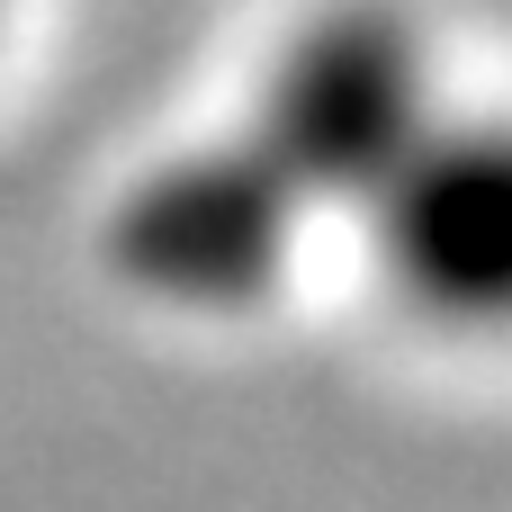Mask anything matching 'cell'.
Instances as JSON below:
<instances>
[{
	"instance_id": "cell-4",
	"label": "cell",
	"mask_w": 512,
	"mask_h": 512,
	"mask_svg": "<svg viewBox=\"0 0 512 512\" xmlns=\"http://www.w3.org/2000/svg\"><path fill=\"white\" fill-rule=\"evenodd\" d=\"M9 27H18V0H0V45H9Z\"/></svg>"
},
{
	"instance_id": "cell-3",
	"label": "cell",
	"mask_w": 512,
	"mask_h": 512,
	"mask_svg": "<svg viewBox=\"0 0 512 512\" xmlns=\"http://www.w3.org/2000/svg\"><path fill=\"white\" fill-rule=\"evenodd\" d=\"M396 315L450 342H512V108H441L351 207Z\"/></svg>"
},
{
	"instance_id": "cell-1",
	"label": "cell",
	"mask_w": 512,
	"mask_h": 512,
	"mask_svg": "<svg viewBox=\"0 0 512 512\" xmlns=\"http://www.w3.org/2000/svg\"><path fill=\"white\" fill-rule=\"evenodd\" d=\"M315 234H324L315 207L270 171V153L243 126H216L180 153H153L108 198L99 261L153 315L243 324L288 288V270Z\"/></svg>"
},
{
	"instance_id": "cell-2",
	"label": "cell",
	"mask_w": 512,
	"mask_h": 512,
	"mask_svg": "<svg viewBox=\"0 0 512 512\" xmlns=\"http://www.w3.org/2000/svg\"><path fill=\"white\" fill-rule=\"evenodd\" d=\"M441 108L432 36L405 0H324L306 9L234 117L270 171L315 207V225H351L369 180L405 153V135Z\"/></svg>"
}]
</instances>
